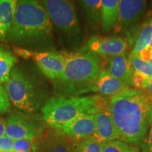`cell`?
<instances>
[{
	"instance_id": "6da1fadb",
	"label": "cell",
	"mask_w": 152,
	"mask_h": 152,
	"mask_svg": "<svg viewBox=\"0 0 152 152\" xmlns=\"http://www.w3.org/2000/svg\"><path fill=\"white\" fill-rule=\"evenodd\" d=\"M151 101L145 91L131 88L111 97L109 111L121 141L140 145L150 127Z\"/></svg>"
},
{
	"instance_id": "7a4b0ae2",
	"label": "cell",
	"mask_w": 152,
	"mask_h": 152,
	"mask_svg": "<svg viewBox=\"0 0 152 152\" xmlns=\"http://www.w3.org/2000/svg\"><path fill=\"white\" fill-rule=\"evenodd\" d=\"M52 23L40 1H17L14 20L7 38L9 43L20 46L50 41Z\"/></svg>"
},
{
	"instance_id": "3957f363",
	"label": "cell",
	"mask_w": 152,
	"mask_h": 152,
	"mask_svg": "<svg viewBox=\"0 0 152 152\" xmlns=\"http://www.w3.org/2000/svg\"><path fill=\"white\" fill-rule=\"evenodd\" d=\"M65 67L54 82L56 96L70 97L91 92L93 83L102 71L100 58L88 52L64 54Z\"/></svg>"
},
{
	"instance_id": "277c9868",
	"label": "cell",
	"mask_w": 152,
	"mask_h": 152,
	"mask_svg": "<svg viewBox=\"0 0 152 152\" xmlns=\"http://www.w3.org/2000/svg\"><path fill=\"white\" fill-rule=\"evenodd\" d=\"M109 100L97 94L70 97L54 96L47 100L42 108V116L50 128L61 130L80 115H94L109 110Z\"/></svg>"
},
{
	"instance_id": "5b68a950",
	"label": "cell",
	"mask_w": 152,
	"mask_h": 152,
	"mask_svg": "<svg viewBox=\"0 0 152 152\" xmlns=\"http://www.w3.org/2000/svg\"><path fill=\"white\" fill-rule=\"evenodd\" d=\"M4 88L10 103L25 113H35L46 103L42 87L19 68H13Z\"/></svg>"
},
{
	"instance_id": "8992f818",
	"label": "cell",
	"mask_w": 152,
	"mask_h": 152,
	"mask_svg": "<svg viewBox=\"0 0 152 152\" xmlns=\"http://www.w3.org/2000/svg\"><path fill=\"white\" fill-rule=\"evenodd\" d=\"M46 125L42 115L16 112L6 120L5 135L14 140L35 142L45 134Z\"/></svg>"
},
{
	"instance_id": "52a82bcc",
	"label": "cell",
	"mask_w": 152,
	"mask_h": 152,
	"mask_svg": "<svg viewBox=\"0 0 152 152\" xmlns=\"http://www.w3.org/2000/svg\"><path fill=\"white\" fill-rule=\"evenodd\" d=\"M40 2L52 25L64 35L76 37L80 33L75 4L67 0H42Z\"/></svg>"
},
{
	"instance_id": "ba28073f",
	"label": "cell",
	"mask_w": 152,
	"mask_h": 152,
	"mask_svg": "<svg viewBox=\"0 0 152 152\" xmlns=\"http://www.w3.org/2000/svg\"><path fill=\"white\" fill-rule=\"evenodd\" d=\"M18 54L24 58H32L35 61L41 71L53 81L61 76L65 67L64 54L52 52H31L18 49Z\"/></svg>"
},
{
	"instance_id": "9c48e42d",
	"label": "cell",
	"mask_w": 152,
	"mask_h": 152,
	"mask_svg": "<svg viewBox=\"0 0 152 152\" xmlns=\"http://www.w3.org/2000/svg\"><path fill=\"white\" fill-rule=\"evenodd\" d=\"M147 2L142 0H120L118 18L113 30L115 33H129L135 29L146 10Z\"/></svg>"
},
{
	"instance_id": "30bf717a",
	"label": "cell",
	"mask_w": 152,
	"mask_h": 152,
	"mask_svg": "<svg viewBox=\"0 0 152 152\" xmlns=\"http://www.w3.org/2000/svg\"><path fill=\"white\" fill-rule=\"evenodd\" d=\"M128 42L123 37H90L86 44L84 52H91L96 55L111 57L126 52Z\"/></svg>"
},
{
	"instance_id": "8fae6325",
	"label": "cell",
	"mask_w": 152,
	"mask_h": 152,
	"mask_svg": "<svg viewBox=\"0 0 152 152\" xmlns=\"http://www.w3.org/2000/svg\"><path fill=\"white\" fill-rule=\"evenodd\" d=\"M41 142L42 152H76L77 141L69 137L59 130L45 133Z\"/></svg>"
},
{
	"instance_id": "7c38bea8",
	"label": "cell",
	"mask_w": 152,
	"mask_h": 152,
	"mask_svg": "<svg viewBox=\"0 0 152 152\" xmlns=\"http://www.w3.org/2000/svg\"><path fill=\"white\" fill-rule=\"evenodd\" d=\"M61 131L77 142L91 137L95 132L94 115L85 114L80 115L64 127Z\"/></svg>"
},
{
	"instance_id": "4fadbf2b",
	"label": "cell",
	"mask_w": 152,
	"mask_h": 152,
	"mask_svg": "<svg viewBox=\"0 0 152 152\" xmlns=\"http://www.w3.org/2000/svg\"><path fill=\"white\" fill-rule=\"evenodd\" d=\"M130 88L128 85L112 76L106 70H102L93 83L91 92L112 97Z\"/></svg>"
},
{
	"instance_id": "5bb4252c",
	"label": "cell",
	"mask_w": 152,
	"mask_h": 152,
	"mask_svg": "<svg viewBox=\"0 0 152 152\" xmlns=\"http://www.w3.org/2000/svg\"><path fill=\"white\" fill-rule=\"evenodd\" d=\"M95 132L92 137L102 143L118 139L115 124L109 110L94 114Z\"/></svg>"
},
{
	"instance_id": "9a60e30c",
	"label": "cell",
	"mask_w": 152,
	"mask_h": 152,
	"mask_svg": "<svg viewBox=\"0 0 152 152\" xmlns=\"http://www.w3.org/2000/svg\"><path fill=\"white\" fill-rule=\"evenodd\" d=\"M112 76L120 80L129 87H132L134 71L127 52L113 56L110 58L109 68L106 70Z\"/></svg>"
},
{
	"instance_id": "2e32d148",
	"label": "cell",
	"mask_w": 152,
	"mask_h": 152,
	"mask_svg": "<svg viewBox=\"0 0 152 152\" xmlns=\"http://www.w3.org/2000/svg\"><path fill=\"white\" fill-rule=\"evenodd\" d=\"M120 0H102L101 25L104 32L109 33L113 29L118 18Z\"/></svg>"
},
{
	"instance_id": "e0dca14e",
	"label": "cell",
	"mask_w": 152,
	"mask_h": 152,
	"mask_svg": "<svg viewBox=\"0 0 152 152\" xmlns=\"http://www.w3.org/2000/svg\"><path fill=\"white\" fill-rule=\"evenodd\" d=\"M16 4V0H0V41L7 38L14 20Z\"/></svg>"
},
{
	"instance_id": "ac0fdd59",
	"label": "cell",
	"mask_w": 152,
	"mask_h": 152,
	"mask_svg": "<svg viewBox=\"0 0 152 152\" xmlns=\"http://www.w3.org/2000/svg\"><path fill=\"white\" fill-rule=\"evenodd\" d=\"M135 37L132 39L133 47L132 52L137 54L142 50L147 48L152 39V18L141 26L137 30Z\"/></svg>"
},
{
	"instance_id": "d6986e66",
	"label": "cell",
	"mask_w": 152,
	"mask_h": 152,
	"mask_svg": "<svg viewBox=\"0 0 152 152\" xmlns=\"http://www.w3.org/2000/svg\"><path fill=\"white\" fill-rule=\"evenodd\" d=\"M79 4L89 24H97L102 17V0H82Z\"/></svg>"
},
{
	"instance_id": "ffe728a7",
	"label": "cell",
	"mask_w": 152,
	"mask_h": 152,
	"mask_svg": "<svg viewBox=\"0 0 152 152\" xmlns=\"http://www.w3.org/2000/svg\"><path fill=\"white\" fill-rule=\"evenodd\" d=\"M16 61V58L12 54L0 49V85L8 80Z\"/></svg>"
},
{
	"instance_id": "44dd1931",
	"label": "cell",
	"mask_w": 152,
	"mask_h": 152,
	"mask_svg": "<svg viewBox=\"0 0 152 152\" xmlns=\"http://www.w3.org/2000/svg\"><path fill=\"white\" fill-rule=\"evenodd\" d=\"M129 58L134 72L149 80L152 77V66L142 61L136 54L130 53L129 54Z\"/></svg>"
},
{
	"instance_id": "7402d4cb",
	"label": "cell",
	"mask_w": 152,
	"mask_h": 152,
	"mask_svg": "<svg viewBox=\"0 0 152 152\" xmlns=\"http://www.w3.org/2000/svg\"><path fill=\"white\" fill-rule=\"evenodd\" d=\"M103 143L93 137L77 142L76 152H102Z\"/></svg>"
},
{
	"instance_id": "603a6c76",
	"label": "cell",
	"mask_w": 152,
	"mask_h": 152,
	"mask_svg": "<svg viewBox=\"0 0 152 152\" xmlns=\"http://www.w3.org/2000/svg\"><path fill=\"white\" fill-rule=\"evenodd\" d=\"M136 149L121 140H113L103 144L102 152H134Z\"/></svg>"
},
{
	"instance_id": "cb8c5ba5",
	"label": "cell",
	"mask_w": 152,
	"mask_h": 152,
	"mask_svg": "<svg viewBox=\"0 0 152 152\" xmlns=\"http://www.w3.org/2000/svg\"><path fill=\"white\" fill-rule=\"evenodd\" d=\"M37 147L35 142L28 140H15L13 152H36Z\"/></svg>"
},
{
	"instance_id": "d4e9b609",
	"label": "cell",
	"mask_w": 152,
	"mask_h": 152,
	"mask_svg": "<svg viewBox=\"0 0 152 152\" xmlns=\"http://www.w3.org/2000/svg\"><path fill=\"white\" fill-rule=\"evenodd\" d=\"M10 101L7 96L5 88L0 85V113H4L10 108Z\"/></svg>"
},
{
	"instance_id": "484cf974",
	"label": "cell",
	"mask_w": 152,
	"mask_h": 152,
	"mask_svg": "<svg viewBox=\"0 0 152 152\" xmlns=\"http://www.w3.org/2000/svg\"><path fill=\"white\" fill-rule=\"evenodd\" d=\"M14 141L6 135L0 138V152H13Z\"/></svg>"
},
{
	"instance_id": "4316f807",
	"label": "cell",
	"mask_w": 152,
	"mask_h": 152,
	"mask_svg": "<svg viewBox=\"0 0 152 152\" xmlns=\"http://www.w3.org/2000/svg\"><path fill=\"white\" fill-rule=\"evenodd\" d=\"M142 152H152V126L149 127L147 135L140 144Z\"/></svg>"
},
{
	"instance_id": "83f0119b",
	"label": "cell",
	"mask_w": 152,
	"mask_h": 152,
	"mask_svg": "<svg viewBox=\"0 0 152 152\" xmlns=\"http://www.w3.org/2000/svg\"><path fill=\"white\" fill-rule=\"evenodd\" d=\"M137 56L144 61L147 62L149 65L152 66V48L147 47L140 53H138Z\"/></svg>"
},
{
	"instance_id": "f1b7e54d",
	"label": "cell",
	"mask_w": 152,
	"mask_h": 152,
	"mask_svg": "<svg viewBox=\"0 0 152 152\" xmlns=\"http://www.w3.org/2000/svg\"><path fill=\"white\" fill-rule=\"evenodd\" d=\"M6 132V121L0 117V138L5 136Z\"/></svg>"
},
{
	"instance_id": "f546056e",
	"label": "cell",
	"mask_w": 152,
	"mask_h": 152,
	"mask_svg": "<svg viewBox=\"0 0 152 152\" xmlns=\"http://www.w3.org/2000/svg\"><path fill=\"white\" fill-rule=\"evenodd\" d=\"M146 93H147L148 96L150 98V99L152 100V77L149 80V83H148V86L147 90H145Z\"/></svg>"
},
{
	"instance_id": "4dcf8cb0",
	"label": "cell",
	"mask_w": 152,
	"mask_h": 152,
	"mask_svg": "<svg viewBox=\"0 0 152 152\" xmlns=\"http://www.w3.org/2000/svg\"><path fill=\"white\" fill-rule=\"evenodd\" d=\"M150 126H152V100L150 104Z\"/></svg>"
},
{
	"instance_id": "1f68e13d",
	"label": "cell",
	"mask_w": 152,
	"mask_h": 152,
	"mask_svg": "<svg viewBox=\"0 0 152 152\" xmlns=\"http://www.w3.org/2000/svg\"><path fill=\"white\" fill-rule=\"evenodd\" d=\"M148 47H150V48H152V39H151V42L149 43V46H148Z\"/></svg>"
},
{
	"instance_id": "d6a6232c",
	"label": "cell",
	"mask_w": 152,
	"mask_h": 152,
	"mask_svg": "<svg viewBox=\"0 0 152 152\" xmlns=\"http://www.w3.org/2000/svg\"><path fill=\"white\" fill-rule=\"evenodd\" d=\"M134 152H139V151H138V149H136L135 150H134Z\"/></svg>"
}]
</instances>
